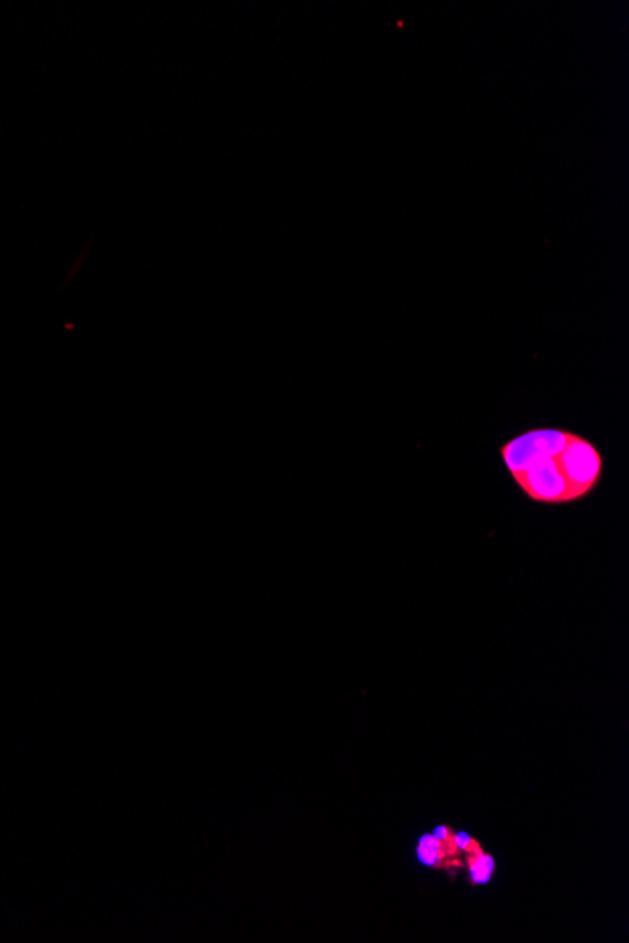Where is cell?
Instances as JSON below:
<instances>
[{
    "instance_id": "cell-1",
    "label": "cell",
    "mask_w": 629,
    "mask_h": 943,
    "mask_svg": "<svg viewBox=\"0 0 629 943\" xmlns=\"http://www.w3.org/2000/svg\"><path fill=\"white\" fill-rule=\"evenodd\" d=\"M569 436L572 431L537 428L500 449L509 475L534 503L567 505L577 501L562 463V450Z\"/></svg>"
},
{
    "instance_id": "cell-2",
    "label": "cell",
    "mask_w": 629,
    "mask_h": 943,
    "mask_svg": "<svg viewBox=\"0 0 629 943\" xmlns=\"http://www.w3.org/2000/svg\"><path fill=\"white\" fill-rule=\"evenodd\" d=\"M562 463L575 500H585L599 486L604 476V457L588 439L572 433L562 450Z\"/></svg>"
},
{
    "instance_id": "cell-3",
    "label": "cell",
    "mask_w": 629,
    "mask_h": 943,
    "mask_svg": "<svg viewBox=\"0 0 629 943\" xmlns=\"http://www.w3.org/2000/svg\"><path fill=\"white\" fill-rule=\"evenodd\" d=\"M415 855H417V861L422 867L441 870V872H447V874L457 876L464 868V862L460 861V853L452 851L451 848H447L445 844L439 842L432 832L420 836L419 840H417Z\"/></svg>"
},
{
    "instance_id": "cell-4",
    "label": "cell",
    "mask_w": 629,
    "mask_h": 943,
    "mask_svg": "<svg viewBox=\"0 0 629 943\" xmlns=\"http://www.w3.org/2000/svg\"><path fill=\"white\" fill-rule=\"evenodd\" d=\"M464 867L468 868L471 886H489L496 872V859L484 849H479L475 853L465 855Z\"/></svg>"
},
{
    "instance_id": "cell-5",
    "label": "cell",
    "mask_w": 629,
    "mask_h": 943,
    "mask_svg": "<svg viewBox=\"0 0 629 943\" xmlns=\"http://www.w3.org/2000/svg\"><path fill=\"white\" fill-rule=\"evenodd\" d=\"M454 848H457L460 853L468 855L475 853L479 849H483V846H481L478 838H475V836H471L470 832H465V830H457V832H454Z\"/></svg>"
},
{
    "instance_id": "cell-6",
    "label": "cell",
    "mask_w": 629,
    "mask_h": 943,
    "mask_svg": "<svg viewBox=\"0 0 629 943\" xmlns=\"http://www.w3.org/2000/svg\"><path fill=\"white\" fill-rule=\"evenodd\" d=\"M454 832H457V830L449 827V825H438V827L432 830V835L438 838L439 842L445 844L447 848H451L452 851H458V849L454 848ZM458 853H460V851H458Z\"/></svg>"
}]
</instances>
